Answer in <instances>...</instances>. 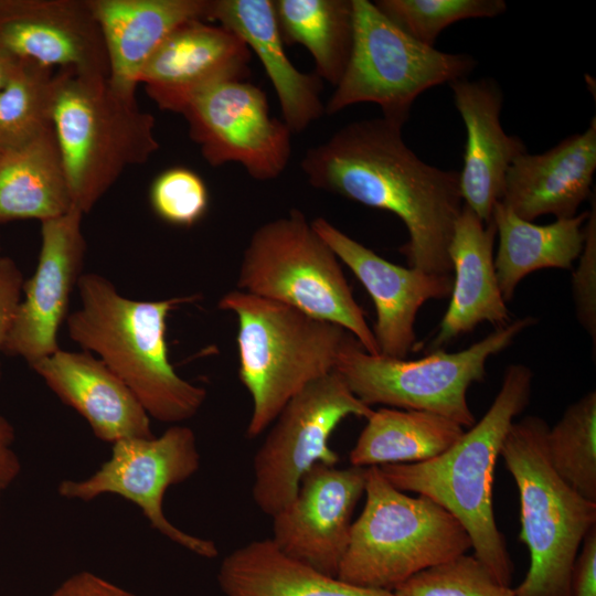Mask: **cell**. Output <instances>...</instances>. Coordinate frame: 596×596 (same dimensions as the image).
<instances>
[{"label": "cell", "instance_id": "cell-1", "mask_svg": "<svg viewBox=\"0 0 596 596\" xmlns=\"http://www.w3.org/2000/svg\"><path fill=\"white\" fill-rule=\"evenodd\" d=\"M300 166L313 188L400 217L409 267L451 274L448 247L464 206L459 172L421 160L402 126L383 117L350 123L308 149Z\"/></svg>", "mask_w": 596, "mask_h": 596}, {"label": "cell", "instance_id": "cell-2", "mask_svg": "<svg viewBox=\"0 0 596 596\" xmlns=\"http://www.w3.org/2000/svg\"><path fill=\"white\" fill-rule=\"evenodd\" d=\"M77 290L79 307L65 321L73 342L95 353L130 389L149 417L173 425L193 417L206 391L175 372L166 336L170 311L195 297L135 300L96 273H84Z\"/></svg>", "mask_w": 596, "mask_h": 596}, {"label": "cell", "instance_id": "cell-3", "mask_svg": "<svg viewBox=\"0 0 596 596\" xmlns=\"http://www.w3.org/2000/svg\"><path fill=\"white\" fill-rule=\"evenodd\" d=\"M533 379L528 365L509 364L488 411L446 451L423 462L379 466L396 489L425 496L450 512L469 534L473 555L507 586L513 562L496 523L494 470L514 418L530 403Z\"/></svg>", "mask_w": 596, "mask_h": 596}, {"label": "cell", "instance_id": "cell-4", "mask_svg": "<svg viewBox=\"0 0 596 596\" xmlns=\"http://www.w3.org/2000/svg\"><path fill=\"white\" fill-rule=\"evenodd\" d=\"M52 129L74 207L84 214L129 167L159 149L155 117L117 92L103 74L58 70L53 79Z\"/></svg>", "mask_w": 596, "mask_h": 596}, {"label": "cell", "instance_id": "cell-5", "mask_svg": "<svg viewBox=\"0 0 596 596\" xmlns=\"http://www.w3.org/2000/svg\"><path fill=\"white\" fill-rule=\"evenodd\" d=\"M217 307L237 318L238 376L253 406L246 436L255 438L292 396L336 370L351 333L333 322L238 289L225 294Z\"/></svg>", "mask_w": 596, "mask_h": 596}, {"label": "cell", "instance_id": "cell-6", "mask_svg": "<svg viewBox=\"0 0 596 596\" xmlns=\"http://www.w3.org/2000/svg\"><path fill=\"white\" fill-rule=\"evenodd\" d=\"M549 427L534 415L513 422L500 450L519 491V539L530 554L526 575L513 588L517 596H572L575 558L596 525V502L576 492L550 462Z\"/></svg>", "mask_w": 596, "mask_h": 596}, {"label": "cell", "instance_id": "cell-7", "mask_svg": "<svg viewBox=\"0 0 596 596\" xmlns=\"http://www.w3.org/2000/svg\"><path fill=\"white\" fill-rule=\"evenodd\" d=\"M364 494L339 579L393 590L414 574L472 549L450 512L425 496L396 489L377 466L368 467Z\"/></svg>", "mask_w": 596, "mask_h": 596}, {"label": "cell", "instance_id": "cell-8", "mask_svg": "<svg viewBox=\"0 0 596 596\" xmlns=\"http://www.w3.org/2000/svg\"><path fill=\"white\" fill-rule=\"evenodd\" d=\"M237 289L333 322L366 352L379 354L339 258L298 209L254 231L241 260Z\"/></svg>", "mask_w": 596, "mask_h": 596}, {"label": "cell", "instance_id": "cell-9", "mask_svg": "<svg viewBox=\"0 0 596 596\" xmlns=\"http://www.w3.org/2000/svg\"><path fill=\"white\" fill-rule=\"evenodd\" d=\"M535 322L526 316L496 328L461 351L437 350L416 360L371 354L350 334L334 371L368 406L430 412L469 428L476 421L467 400L468 389L485 380L489 358L505 350Z\"/></svg>", "mask_w": 596, "mask_h": 596}, {"label": "cell", "instance_id": "cell-10", "mask_svg": "<svg viewBox=\"0 0 596 596\" xmlns=\"http://www.w3.org/2000/svg\"><path fill=\"white\" fill-rule=\"evenodd\" d=\"M352 7L350 58L324 114L374 103L383 118L403 127L422 93L466 78L476 67L477 61L468 54L445 53L416 41L371 1L352 0Z\"/></svg>", "mask_w": 596, "mask_h": 596}, {"label": "cell", "instance_id": "cell-11", "mask_svg": "<svg viewBox=\"0 0 596 596\" xmlns=\"http://www.w3.org/2000/svg\"><path fill=\"white\" fill-rule=\"evenodd\" d=\"M372 412L337 371L306 385L283 407L254 456L256 507L273 517L294 499L313 466H336L339 455L329 445L331 434L344 418H368Z\"/></svg>", "mask_w": 596, "mask_h": 596}, {"label": "cell", "instance_id": "cell-12", "mask_svg": "<svg viewBox=\"0 0 596 596\" xmlns=\"http://www.w3.org/2000/svg\"><path fill=\"white\" fill-rule=\"evenodd\" d=\"M111 445L110 457L93 475L61 481L58 494L85 502L107 493L123 497L138 505L150 525L173 543L201 557H216L213 541L177 528L162 509L168 488L184 482L200 468L194 432L174 424L158 437L126 438Z\"/></svg>", "mask_w": 596, "mask_h": 596}, {"label": "cell", "instance_id": "cell-13", "mask_svg": "<svg viewBox=\"0 0 596 596\" xmlns=\"http://www.w3.org/2000/svg\"><path fill=\"white\" fill-rule=\"evenodd\" d=\"M191 139L212 167L241 164L259 181L278 178L291 157V132L269 114L264 91L227 79L192 95L180 109Z\"/></svg>", "mask_w": 596, "mask_h": 596}, {"label": "cell", "instance_id": "cell-14", "mask_svg": "<svg viewBox=\"0 0 596 596\" xmlns=\"http://www.w3.org/2000/svg\"><path fill=\"white\" fill-rule=\"evenodd\" d=\"M368 468L317 464L294 499L273 519L272 542L286 556L337 577L345 554L354 509L364 494Z\"/></svg>", "mask_w": 596, "mask_h": 596}, {"label": "cell", "instance_id": "cell-15", "mask_svg": "<svg viewBox=\"0 0 596 596\" xmlns=\"http://www.w3.org/2000/svg\"><path fill=\"white\" fill-rule=\"evenodd\" d=\"M85 214L76 207L41 222L35 270L24 280L22 299L3 353L31 363L60 349L58 333L68 316L70 299L83 273Z\"/></svg>", "mask_w": 596, "mask_h": 596}, {"label": "cell", "instance_id": "cell-16", "mask_svg": "<svg viewBox=\"0 0 596 596\" xmlns=\"http://www.w3.org/2000/svg\"><path fill=\"white\" fill-rule=\"evenodd\" d=\"M311 225L372 298L376 312L372 331L379 354L405 359L416 343L418 310L428 300L449 297L451 274L393 264L324 217L313 219Z\"/></svg>", "mask_w": 596, "mask_h": 596}, {"label": "cell", "instance_id": "cell-17", "mask_svg": "<svg viewBox=\"0 0 596 596\" xmlns=\"http://www.w3.org/2000/svg\"><path fill=\"white\" fill-rule=\"evenodd\" d=\"M0 47L45 68L108 77V61L89 0H0Z\"/></svg>", "mask_w": 596, "mask_h": 596}, {"label": "cell", "instance_id": "cell-18", "mask_svg": "<svg viewBox=\"0 0 596 596\" xmlns=\"http://www.w3.org/2000/svg\"><path fill=\"white\" fill-rule=\"evenodd\" d=\"M252 52L235 33L205 20L175 28L143 65L138 84L162 110L178 113L196 92L248 75Z\"/></svg>", "mask_w": 596, "mask_h": 596}, {"label": "cell", "instance_id": "cell-19", "mask_svg": "<svg viewBox=\"0 0 596 596\" xmlns=\"http://www.w3.org/2000/svg\"><path fill=\"white\" fill-rule=\"evenodd\" d=\"M449 86L467 132L459 172L461 199L487 224L502 196L510 164L526 147L520 137L504 132L499 117L503 94L492 78H460Z\"/></svg>", "mask_w": 596, "mask_h": 596}, {"label": "cell", "instance_id": "cell-20", "mask_svg": "<svg viewBox=\"0 0 596 596\" xmlns=\"http://www.w3.org/2000/svg\"><path fill=\"white\" fill-rule=\"evenodd\" d=\"M596 170V118L584 132L574 134L543 153L518 156L510 164L500 202L532 222L552 214L575 216L592 196Z\"/></svg>", "mask_w": 596, "mask_h": 596}, {"label": "cell", "instance_id": "cell-21", "mask_svg": "<svg viewBox=\"0 0 596 596\" xmlns=\"http://www.w3.org/2000/svg\"><path fill=\"white\" fill-rule=\"evenodd\" d=\"M29 366L98 439L114 444L153 436L150 417L130 389L89 352L60 348Z\"/></svg>", "mask_w": 596, "mask_h": 596}, {"label": "cell", "instance_id": "cell-22", "mask_svg": "<svg viewBox=\"0 0 596 596\" xmlns=\"http://www.w3.org/2000/svg\"><path fill=\"white\" fill-rule=\"evenodd\" d=\"M496 227L462 206L448 247L453 286L448 308L430 348L439 350L482 322L496 328L510 322L494 269Z\"/></svg>", "mask_w": 596, "mask_h": 596}, {"label": "cell", "instance_id": "cell-23", "mask_svg": "<svg viewBox=\"0 0 596 596\" xmlns=\"http://www.w3.org/2000/svg\"><path fill=\"white\" fill-rule=\"evenodd\" d=\"M206 21L240 36L260 61L276 92L283 121L291 134L306 130L324 114L322 81L299 71L287 56L273 0H210Z\"/></svg>", "mask_w": 596, "mask_h": 596}, {"label": "cell", "instance_id": "cell-24", "mask_svg": "<svg viewBox=\"0 0 596 596\" xmlns=\"http://www.w3.org/2000/svg\"><path fill=\"white\" fill-rule=\"evenodd\" d=\"M108 61V81L136 98L139 74L163 40L182 23L206 21L210 0H89Z\"/></svg>", "mask_w": 596, "mask_h": 596}, {"label": "cell", "instance_id": "cell-25", "mask_svg": "<svg viewBox=\"0 0 596 596\" xmlns=\"http://www.w3.org/2000/svg\"><path fill=\"white\" fill-rule=\"evenodd\" d=\"M217 583L224 596H396L317 572L283 554L270 539L248 542L226 555Z\"/></svg>", "mask_w": 596, "mask_h": 596}, {"label": "cell", "instance_id": "cell-26", "mask_svg": "<svg viewBox=\"0 0 596 596\" xmlns=\"http://www.w3.org/2000/svg\"><path fill=\"white\" fill-rule=\"evenodd\" d=\"M588 211L545 225L519 217L500 201L491 222L499 236L494 269L503 299L510 301L519 283L545 268L571 269L585 242Z\"/></svg>", "mask_w": 596, "mask_h": 596}, {"label": "cell", "instance_id": "cell-27", "mask_svg": "<svg viewBox=\"0 0 596 596\" xmlns=\"http://www.w3.org/2000/svg\"><path fill=\"white\" fill-rule=\"evenodd\" d=\"M73 207L52 126L22 145L0 149V223L43 222Z\"/></svg>", "mask_w": 596, "mask_h": 596}, {"label": "cell", "instance_id": "cell-28", "mask_svg": "<svg viewBox=\"0 0 596 596\" xmlns=\"http://www.w3.org/2000/svg\"><path fill=\"white\" fill-rule=\"evenodd\" d=\"M464 432L459 424L430 412L373 409L350 451V465L368 468L423 462L446 451Z\"/></svg>", "mask_w": 596, "mask_h": 596}, {"label": "cell", "instance_id": "cell-29", "mask_svg": "<svg viewBox=\"0 0 596 596\" xmlns=\"http://www.w3.org/2000/svg\"><path fill=\"white\" fill-rule=\"evenodd\" d=\"M273 4L284 44L305 46L315 74L336 87L352 50V0H273Z\"/></svg>", "mask_w": 596, "mask_h": 596}, {"label": "cell", "instance_id": "cell-30", "mask_svg": "<svg viewBox=\"0 0 596 596\" xmlns=\"http://www.w3.org/2000/svg\"><path fill=\"white\" fill-rule=\"evenodd\" d=\"M546 450L557 475L596 502V392L570 404L546 433Z\"/></svg>", "mask_w": 596, "mask_h": 596}, {"label": "cell", "instance_id": "cell-31", "mask_svg": "<svg viewBox=\"0 0 596 596\" xmlns=\"http://www.w3.org/2000/svg\"><path fill=\"white\" fill-rule=\"evenodd\" d=\"M53 70L18 61L0 88V149L22 145L50 128Z\"/></svg>", "mask_w": 596, "mask_h": 596}, {"label": "cell", "instance_id": "cell-32", "mask_svg": "<svg viewBox=\"0 0 596 596\" xmlns=\"http://www.w3.org/2000/svg\"><path fill=\"white\" fill-rule=\"evenodd\" d=\"M375 7L416 41L434 46L450 24L471 18H494L505 12L503 0H376Z\"/></svg>", "mask_w": 596, "mask_h": 596}, {"label": "cell", "instance_id": "cell-33", "mask_svg": "<svg viewBox=\"0 0 596 596\" xmlns=\"http://www.w3.org/2000/svg\"><path fill=\"white\" fill-rule=\"evenodd\" d=\"M393 592L396 596H517L467 553L414 574Z\"/></svg>", "mask_w": 596, "mask_h": 596}, {"label": "cell", "instance_id": "cell-34", "mask_svg": "<svg viewBox=\"0 0 596 596\" xmlns=\"http://www.w3.org/2000/svg\"><path fill=\"white\" fill-rule=\"evenodd\" d=\"M150 204L162 221L181 227L198 223L209 207V192L203 179L187 168H171L152 182Z\"/></svg>", "mask_w": 596, "mask_h": 596}, {"label": "cell", "instance_id": "cell-35", "mask_svg": "<svg viewBox=\"0 0 596 596\" xmlns=\"http://www.w3.org/2000/svg\"><path fill=\"white\" fill-rule=\"evenodd\" d=\"M585 242L579 262L572 275L575 316L579 324L596 342V204L588 211Z\"/></svg>", "mask_w": 596, "mask_h": 596}, {"label": "cell", "instance_id": "cell-36", "mask_svg": "<svg viewBox=\"0 0 596 596\" xmlns=\"http://www.w3.org/2000/svg\"><path fill=\"white\" fill-rule=\"evenodd\" d=\"M24 277L17 263L0 254V356L22 299ZM2 375L0 361V379Z\"/></svg>", "mask_w": 596, "mask_h": 596}, {"label": "cell", "instance_id": "cell-37", "mask_svg": "<svg viewBox=\"0 0 596 596\" xmlns=\"http://www.w3.org/2000/svg\"><path fill=\"white\" fill-rule=\"evenodd\" d=\"M571 575L572 596H596V525L582 543Z\"/></svg>", "mask_w": 596, "mask_h": 596}, {"label": "cell", "instance_id": "cell-38", "mask_svg": "<svg viewBox=\"0 0 596 596\" xmlns=\"http://www.w3.org/2000/svg\"><path fill=\"white\" fill-rule=\"evenodd\" d=\"M51 596H137L105 578L91 573L78 572L62 582Z\"/></svg>", "mask_w": 596, "mask_h": 596}, {"label": "cell", "instance_id": "cell-39", "mask_svg": "<svg viewBox=\"0 0 596 596\" xmlns=\"http://www.w3.org/2000/svg\"><path fill=\"white\" fill-rule=\"evenodd\" d=\"M14 443L15 429L11 422L0 414V512L2 491L13 485L22 468Z\"/></svg>", "mask_w": 596, "mask_h": 596}, {"label": "cell", "instance_id": "cell-40", "mask_svg": "<svg viewBox=\"0 0 596 596\" xmlns=\"http://www.w3.org/2000/svg\"><path fill=\"white\" fill-rule=\"evenodd\" d=\"M18 60L0 47V88L6 84Z\"/></svg>", "mask_w": 596, "mask_h": 596}]
</instances>
